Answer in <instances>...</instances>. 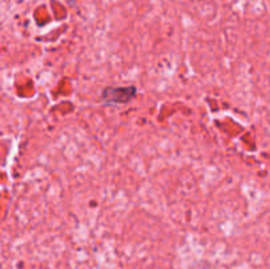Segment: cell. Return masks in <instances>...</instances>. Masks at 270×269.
Returning <instances> with one entry per match:
<instances>
[{
    "mask_svg": "<svg viewBox=\"0 0 270 269\" xmlns=\"http://www.w3.org/2000/svg\"><path fill=\"white\" fill-rule=\"evenodd\" d=\"M136 96V87H107L102 92V99L106 104L128 103Z\"/></svg>",
    "mask_w": 270,
    "mask_h": 269,
    "instance_id": "obj_1",
    "label": "cell"
}]
</instances>
